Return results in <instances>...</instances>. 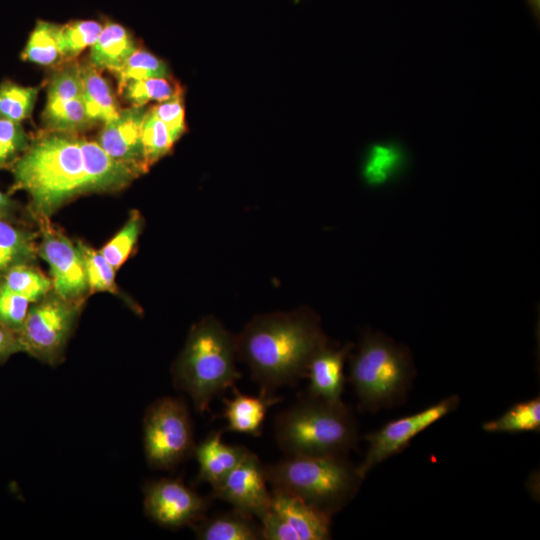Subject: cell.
<instances>
[{
	"label": "cell",
	"instance_id": "836d02e7",
	"mask_svg": "<svg viewBox=\"0 0 540 540\" xmlns=\"http://www.w3.org/2000/svg\"><path fill=\"white\" fill-rule=\"evenodd\" d=\"M141 140L144 161L148 169L165 156L175 143L167 126L151 110H147L143 120Z\"/></svg>",
	"mask_w": 540,
	"mask_h": 540
},
{
	"label": "cell",
	"instance_id": "74e56055",
	"mask_svg": "<svg viewBox=\"0 0 540 540\" xmlns=\"http://www.w3.org/2000/svg\"><path fill=\"white\" fill-rule=\"evenodd\" d=\"M150 110L167 126L175 142L185 132V111L182 94L159 102Z\"/></svg>",
	"mask_w": 540,
	"mask_h": 540
},
{
	"label": "cell",
	"instance_id": "f546056e",
	"mask_svg": "<svg viewBox=\"0 0 540 540\" xmlns=\"http://www.w3.org/2000/svg\"><path fill=\"white\" fill-rule=\"evenodd\" d=\"M143 227L138 211H131L126 223L100 250L109 264L117 271L131 254Z\"/></svg>",
	"mask_w": 540,
	"mask_h": 540
},
{
	"label": "cell",
	"instance_id": "5bb4252c",
	"mask_svg": "<svg viewBox=\"0 0 540 540\" xmlns=\"http://www.w3.org/2000/svg\"><path fill=\"white\" fill-rule=\"evenodd\" d=\"M147 110L144 106L120 109L115 118L104 123L97 141L109 156L135 168L141 174L148 171L141 140Z\"/></svg>",
	"mask_w": 540,
	"mask_h": 540
},
{
	"label": "cell",
	"instance_id": "7402d4cb",
	"mask_svg": "<svg viewBox=\"0 0 540 540\" xmlns=\"http://www.w3.org/2000/svg\"><path fill=\"white\" fill-rule=\"evenodd\" d=\"M406 164L407 155L399 142L374 143L366 152L362 177L368 185H383L399 176Z\"/></svg>",
	"mask_w": 540,
	"mask_h": 540
},
{
	"label": "cell",
	"instance_id": "3957f363",
	"mask_svg": "<svg viewBox=\"0 0 540 540\" xmlns=\"http://www.w3.org/2000/svg\"><path fill=\"white\" fill-rule=\"evenodd\" d=\"M236 335L214 316L195 323L172 366L174 385L186 392L198 412L241 378L236 367Z\"/></svg>",
	"mask_w": 540,
	"mask_h": 540
},
{
	"label": "cell",
	"instance_id": "6da1fadb",
	"mask_svg": "<svg viewBox=\"0 0 540 540\" xmlns=\"http://www.w3.org/2000/svg\"><path fill=\"white\" fill-rule=\"evenodd\" d=\"M318 316L307 308L257 315L236 335L237 359L250 369L260 393L305 378L317 351L328 345Z\"/></svg>",
	"mask_w": 540,
	"mask_h": 540
},
{
	"label": "cell",
	"instance_id": "8fae6325",
	"mask_svg": "<svg viewBox=\"0 0 540 540\" xmlns=\"http://www.w3.org/2000/svg\"><path fill=\"white\" fill-rule=\"evenodd\" d=\"M459 397L451 395L411 415L392 420L365 436L368 449L357 466L364 479L371 469L402 451L419 433L457 408Z\"/></svg>",
	"mask_w": 540,
	"mask_h": 540
},
{
	"label": "cell",
	"instance_id": "5b68a950",
	"mask_svg": "<svg viewBox=\"0 0 540 540\" xmlns=\"http://www.w3.org/2000/svg\"><path fill=\"white\" fill-rule=\"evenodd\" d=\"M264 469L271 488L293 494L330 516L352 500L363 480L346 456H286Z\"/></svg>",
	"mask_w": 540,
	"mask_h": 540
},
{
	"label": "cell",
	"instance_id": "d4e9b609",
	"mask_svg": "<svg viewBox=\"0 0 540 540\" xmlns=\"http://www.w3.org/2000/svg\"><path fill=\"white\" fill-rule=\"evenodd\" d=\"M0 285L11 292L36 303L53 291L52 280L46 277L34 264L12 267L0 277Z\"/></svg>",
	"mask_w": 540,
	"mask_h": 540
},
{
	"label": "cell",
	"instance_id": "8d00e7d4",
	"mask_svg": "<svg viewBox=\"0 0 540 540\" xmlns=\"http://www.w3.org/2000/svg\"><path fill=\"white\" fill-rule=\"evenodd\" d=\"M31 304L26 298L0 285V324L18 334Z\"/></svg>",
	"mask_w": 540,
	"mask_h": 540
},
{
	"label": "cell",
	"instance_id": "ffe728a7",
	"mask_svg": "<svg viewBox=\"0 0 540 540\" xmlns=\"http://www.w3.org/2000/svg\"><path fill=\"white\" fill-rule=\"evenodd\" d=\"M137 49L136 42L127 28L108 20L91 46L90 64L97 69H107L115 73Z\"/></svg>",
	"mask_w": 540,
	"mask_h": 540
},
{
	"label": "cell",
	"instance_id": "603a6c76",
	"mask_svg": "<svg viewBox=\"0 0 540 540\" xmlns=\"http://www.w3.org/2000/svg\"><path fill=\"white\" fill-rule=\"evenodd\" d=\"M83 97L89 118L93 123H106L118 115L117 105L110 85L91 64L81 66Z\"/></svg>",
	"mask_w": 540,
	"mask_h": 540
},
{
	"label": "cell",
	"instance_id": "cb8c5ba5",
	"mask_svg": "<svg viewBox=\"0 0 540 540\" xmlns=\"http://www.w3.org/2000/svg\"><path fill=\"white\" fill-rule=\"evenodd\" d=\"M61 26L45 20H37L21 53V59L42 66L54 65L61 60Z\"/></svg>",
	"mask_w": 540,
	"mask_h": 540
},
{
	"label": "cell",
	"instance_id": "f35d334b",
	"mask_svg": "<svg viewBox=\"0 0 540 540\" xmlns=\"http://www.w3.org/2000/svg\"><path fill=\"white\" fill-rule=\"evenodd\" d=\"M19 352H23V348L18 334L0 324V365Z\"/></svg>",
	"mask_w": 540,
	"mask_h": 540
},
{
	"label": "cell",
	"instance_id": "e575fe53",
	"mask_svg": "<svg viewBox=\"0 0 540 540\" xmlns=\"http://www.w3.org/2000/svg\"><path fill=\"white\" fill-rule=\"evenodd\" d=\"M43 122L49 131L70 134L84 131L93 124L88 116L83 95L63 104Z\"/></svg>",
	"mask_w": 540,
	"mask_h": 540
},
{
	"label": "cell",
	"instance_id": "4dcf8cb0",
	"mask_svg": "<svg viewBox=\"0 0 540 540\" xmlns=\"http://www.w3.org/2000/svg\"><path fill=\"white\" fill-rule=\"evenodd\" d=\"M84 263L89 293L117 292L115 270L103 256L100 250L79 241L77 243Z\"/></svg>",
	"mask_w": 540,
	"mask_h": 540
},
{
	"label": "cell",
	"instance_id": "484cf974",
	"mask_svg": "<svg viewBox=\"0 0 540 540\" xmlns=\"http://www.w3.org/2000/svg\"><path fill=\"white\" fill-rule=\"evenodd\" d=\"M489 433H519L540 430V398L516 403L501 416L483 423Z\"/></svg>",
	"mask_w": 540,
	"mask_h": 540
},
{
	"label": "cell",
	"instance_id": "9a60e30c",
	"mask_svg": "<svg viewBox=\"0 0 540 540\" xmlns=\"http://www.w3.org/2000/svg\"><path fill=\"white\" fill-rule=\"evenodd\" d=\"M352 348L351 343L341 348L328 344L315 353L307 368L308 395L331 403L343 402L346 382L344 364Z\"/></svg>",
	"mask_w": 540,
	"mask_h": 540
},
{
	"label": "cell",
	"instance_id": "ab89813d",
	"mask_svg": "<svg viewBox=\"0 0 540 540\" xmlns=\"http://www.w3.org/2000/svg\"><path fill=\"white\" fill-rule=\"evenodd\" d=\"M18 203L8 194L0 191V218H16Z\"/></svg>",
	"mask_w": 540,
	"mask_h": 540
},
{
	"label": "cell",
	"instance_id": "52a82bcc",
	"mask_svg": "<svg viewBox=\"0 0 540 540\" xmlns=\"http://www.w3.org/2000/svg\"><path fill=\"white\" fill-rule=\"evenodd\" d=\"M143 446L154 469H173L193 456V425L183 399L166 396L149 405L143 418Z\"/></svg>",
	"mask_w": 540,
	"mask_h": 540
},
{
	"label": "cell",
	"instance_id": "ba28073f",
	"mask_svg": "<svg viewBox=\"0 0 540 540\" xmlns=\"http://www.w3.org/2000/svg\"><path fill=\"white\" fill-rule=\"evenodd\" d=\"M83 304L84 300H65L54 291L32 303L18 332L23 352L51 366L60 364Z\"/></svg>",
	"mask_w": 540,
	"mask_h": 540
},
{
	"label": "cell",
	"instance_id": "4316f807",
	"mask_svg": "<svg viewBox=\"0 0 540 540\" xmlns=\"http://www.w3.org/2000/svg\"><path fill=\"white\" fill-rule=\"evenodd\" d=\"M83 89L80 65L71 64L54 73L48 85L42 119L51 116L66 102L82 96Z\"/></svg>",
	"mask_w": 540,
	"mask_h": 540
},
{
	"label": "cell",
	"instance_id": "f1b7e54d",
	"mask_svg": "<svg viewBox=\"0 0 540 540\" xmlns=\"http://www.w3.org/2000/svg\"><path fill=\"white\" fill-rule=\"evenodd\" d=\"M119 93L132 106H144L150 101L162 102L182 94V89L169 78H147L129 81Z\"/></svg>",
	"mask_w": 540,
	"mask_h": 540
},
{
	"label": "cell",
	"instance_id": "44dd1931",
	"mask_svg": "<svg viewBox=\"0 0 540 540\" xmlns=\"http://www.w3.org/2000/svg\"><path fill=\"white\" fill-rule=\"evenodd\" d=\"M37 236L16 218H0V277L14 266L35 263Z\"/></svg>",
	"mask_w": 540,
	"mask_h": 540
},
{
	"label": "cell",
	"instance_id": "ac0fdd59",
	"mask_svg": "<svg viewBox=\"0 0 540 540\" xmlns=\"http://www.w3.org/2000/svg\"><path fill=\"white\" fill-rule=\"evenodd\" d=\"M81 147L93 192L121 190L141 175L135 168L109 156L97 142L81 137Z\"/></svg>",
	"mask_w": 540,
	"mask_h": 540
},
{
	"label": "cell",
	"instance_id": "4fadbf2b",
	"mask_svg": "<svg viewBox=\"0 0 540 540\" xmlns=\"http://www.w3.org/2000/svg\"><path fill=\"white\" fill-rule=\"evenodd\" d=\"M210 496L259 519L271 501L264 464L250 451L222 481L212 487Z\"/></svg>",
	"mask_w": 540,
	"mask_h": 540
},
{
	"label": "cell",
	"instance_id": "8992f818",
	"mask_svg": "<svg viewBox=\"0 0 540 540\" xmlns=\"http://www.w3.org/2000/svg\"><path fill=\"white\" fill-rule=\"evenodd\" d=\"M349 358V381L361 409L378 411L405 400L414 376L407 349L381 334L367 333Z\"/></svg>",
	"mask_w": 540,
	"mask_h": 540
},
{
	"label": "cell",
	"instance_id": "d590c367",
	"mask_svg": "<svg viewBox=\"0 0 540 540\" xmlns=\"http://www.w3.org/2000/svg\"><path fill=\"white\" fill-rule=\"evenodd\" d=\"M30 142L31 138L21 123L0 119V171L10 170Z\"/></svg>",
	"mask_w": 540,
	"mask_h": 540
},
{
	"label": "cell",
	"instance_id": "9c48e42d",
	"mask_svg": "<svg viewBox=\"0 0 540 540\" xmlns=\"http://www.w3.org/2000/svg\"><path fill=\"white\" fill-rule=\"evenodd\" d=\"M267 511L259 518L263 540H327L329 514L286 491L271 488Z\"/></svg>",
	"mask_w": 540,
	"mask_h": 540
},
{
	"label": "cell",
	"instance_id": "e0dca14e",
	"mask_svg": "<svg viewBox=\"0 0 540 540\" xmlns=\"http://www.w3.org/2000/svg\"><path fill=\"white\" fill-rule=\"evenodd\" d=\"M232 392V398H223V417L227 420L224 431L261 436L267 411L282 401V397L263 393L258 396L246 395L235 385Z\"/></svg>",
	"mask_w": 540,
	"mask_h": 540
},
{
	"label": "cell",
	"instance_id": "2e32d148",
	"mask_svg": "<svg viewBox=\"0 0 540 540\" xmlns=\"http://www.w3.org/2000/svg\"><path fill=\"white\" fill-rule=\"evenodd\" d=\"M224 429L212 431L195 446L193 456L199 464L198 482H207L211 487L218 484L250 452L241 445H230L222 441Z\"/></svg>",
	"mask_w": 540,
	"mask_h": 540
},
{
	"label": "cell",
	"instance_id": "277c9868",
	"mask_svg": "<svg viewBox=\"0 0 540 540\" xmlns=\"http://www.w3.org/2000/svg\"><path fill=\"white\" fill-rule=\"evenodd\" d=\"M274 435L286 456H346L358 429L351 409L307 394L277 414Z\"/></svg>",
	"mask_w": 540,
	"mask_h": 540
},
{
	"label": "cell",
	"instance_id": "83f0119b",
	"mask_svg": "<svg viewBox=\"0 0 540 540\" xmlns=\"http://www.w3.org/2000/svg\"><path fill=\"white\" fill-rule=\"evenodd\" d=\"M39 87L22 86L11 80L0 83V119L21 123L30 117Z\"/></svg>",
	"mask_w": 540,
	"mask_h": 540
},
{
	"label": "cell",
	"instance_id": "1f68e13d",
	"mask_svg": "<svg viewBox=\"0 0 540 540\" xmlns=\"http://www.w3.org/2000/svg\"><path fill=\"white\" fill-rule=\"evenodd\" d=\"M114 74L118 80L119 91L129 81L170 77L165 62L154 54L142 49H137L133 52L123 66Z\"/></svg>",
	"mask_w": 540,
	"mask_h": 540
},
{
	"label": "cell",
	"instance_id": "d6986e66",
	"mask_svg": "<svg viewBox=\"0 0 540 540\" xmlns=\"http://www.w3.org/2000/svg\"><path fill=\"white\" fill-rule=\"evenodd\" d=\"M191 528L200 540H263L261 524L254 516L235 508L205 516Z\"/></svg>",
	"mask_w": 540,
	"mask_h": 540
},
{
	"label": "cell",
	"instance_id": "60d3db41",
	"mask_svg": "<svg viewBox=\"0 0 540 540\" xmlns=\"http://www.w3.org/2000/svg\"><path fill=\"white\" fill-rule=\"evenodd\" d=\"M529 4L532 12L534 13L535 17H539V10H540V0H526Z\"/></svg>",
	"mask_w": 540,
	"mask_h": 540
},
{
	"label": "cell",
	"instance_id": "7a4b0ae2",
	"mask_svg": "<svg viewBox=\"0 0 540 540\" xmlns=\"http://www.w3.org/2000/svg\"><path fill=\"white\" fill-rule=\"evenodd\" d=\"M10 171L12 190L29 196L34 217L50 218L73 198L94 193L76 134L49 131L38 136Z\"/></svg>",
	"mask_w": 540,
	"mask_h": 540
},
{
	"label": "cell",
	"instance_id": "d6a6232c",
	"mask_svg": "<svg viewBox=\"0 0 540 540\" xmlns=\"http://www.w3.org/2000/svg\"><path fill=\"white\" fill-rule=\"evenodd\" d=\"M103 29L95 20H73L61 26L60 50L62 57L73 59L86 47L92 46Z\"/></svg>",
	"mask_w": 540,
	"mask_h": 540
},
{
	"label": "cell",
	"instance_id": "30bf717a",
	"mask_svg": "<svg viewBox=\"0 0 540 540\" xmlns=\"http://www.w3.org/2000/svg\"><path fill=\"white\" fill-rule=\"evenodd\" d=\"M34 218L39 227L38 256L49 265L53 291L65 300H84L89 288L78 245L54 227L48 217Z\"/></svg>",
	"mask_w": 540,
	"mask_h": 540
},
{
	"label": "cell",
	"instance_id": "7c38bea8",
	"mask_svg": "<svg viewBox=\"0 0 540 540\" xmlns=\"http://www.w3.org/2000/svg\"><path fill=\"white\" fill-rule=\"evenodd\" d=\"M146 516L157 525L178 529L193 526L206 515L211 498H205L181 479L161 478L147 482L143 488Z\"/></svg>",
	"mask_w": 540,
	"mask_h": 540
}]
</instances>
